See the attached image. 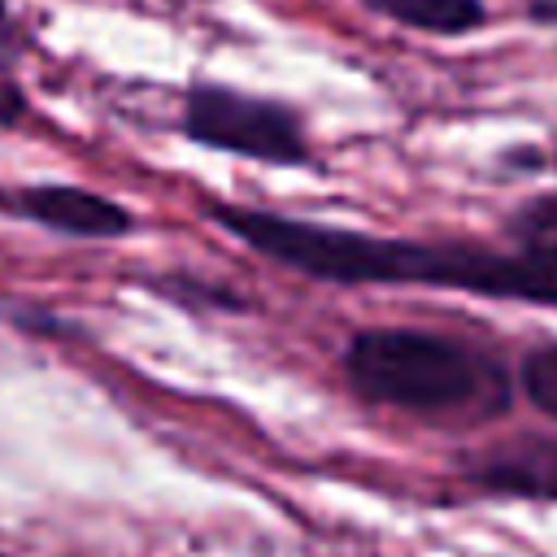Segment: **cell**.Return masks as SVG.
<instances>
[{"mask_svg":"<svg viewBox=\"0 0 557 557\" xmlns=\"http://www.w3.org/2000/svg\"><path fill=\"white\" fill-rule=\"evenodd\" d=\"M209 218L239 235L252 252L322 283H418L492 300H531L557 309V239L544 244H418L366 231L318 226L265 209L209 205Z\"/></svg>","mask_w":557,"mask_h":557,"instance_id":"6da1fadb","label":"cell"},{"mask_svg":"<svg viewBox=\"0 0 557 557\" xmlns=\"http://www.w3.org/2000/svg\"><path fill=\"white\" fill-rule=\"evenodd\" d=\"M344 379L374 405L440 422H479L509 409V374L496 357L409 326L352 335L344 348Z\"/></svg>","mask_w":557,"mask_h":557,"instance_id":"7a4b0ae2","label":"cell"},{"mask_svg":"<svg viewBox=\"0 0 557 557\" xmlns=\"http://www.w3.org/2000/svg\"><path fill=\"white\" fill-rule=\"evenodd\" d=\"M183 131L205 148H222L235 157H252L270 165L305 161V131L296 113L283 109L278 100L244 96L231 87H213V83L191 87L183 104Z\"/></svg>","mask_w":557,"mask_h":557,"instance_id":"3957f363","label":"cell"},{"mask_svg":"<svg viewBox=\"0 0 557 557\" xmlns=\"http://www.w3.org/2000/svg\"><path fill=\"white\" fill-rule=\"evenodd\" d=\"M461 474L500 496L557 500V435H518L461 457Z\"/></svg>","mask_w":557,"mask_h":557,"instance_id":"277c9868","label":"cell"},{"mask_svg":"<svg viewBox=\"0 0 557 557\" xmlns=\"http://www.w3.org/2000/svg\"><path fill=\"white\" fill-rule=\"evenodd\" d=\"M9 209L26 222H39L57 235H78V239H113L131 231V213L109 200L96 196L87 187H65V183H39V187H17L4 196Z\"/></svg>","mask_w":557,"mask_h":557,"instance_id":"5b68a950","label":"cell"},{"mask_svg":"<svg viewBox=\"0 0 557 557\" xmlns=\"http://www.w3.org/2000/svg\"><path fill=\"white\" fill-rule=\"evenodd\" d=\"M366 4L400 26H418L435 35H461L487 17L483 0H366Z\"/></svg>","mask_w":557,"mask_h":557,"instance_id":"8992f818","label":"cell"},{"mask_svg":"<svg viewBox=\"0 0 557 557\" xmlns=\"http://www.w3.org/2000/svg\"><path fill=\"white\" fill-rule=\"evenodd\" d=\"M522 396L540 413L557 418V344H544L522 357Z\"/></svg>","mask_w":557,"mask_h":557,"instance_id":"52a82bcc","label":"cell"},{"mask_svg":"<svg viewBox=\"0 0 557 557\" xmlns=\"http://www.w3.org/2000/svg\"><path fill=\"white\" fill-rule=\"evenodd\" d=\"M509 231L518 235V244H544V239H557V191L531 200L513 222Z\"/></svg>","mask_w":557,"mask_h":557,"instance_id":"ba28073f","label":"cell"},{"mask_svg":"<svg viewBox=\"0 0 557 557\" xmlns=\"http://www.w3.org/2000/svg\"><path fill=\"white\" fill-rule=\"evenodd\" d=\"M26 117V91L9 74V61H0V126H17Z\"/></svg>","mask_w":557,"mask_h":557,"instance_id":"9c48e42d","label":"cell"},{"mask_svg":"<svg viewBox=\"0 0 557 557\" xmlns=\"http://www.w3.org/2000/svg\"><path fill=\"white\" fill-rule=\"evenodd\" d=\"M17 52H22V30H17V22L9 17V9L0 0V61H13Z\"/></svg>","mask_w":557,"mask_h":557,"instance_id":"30bf717a","label":"cell"},{"mask_svg":"<svg viewBox=\"0 0 557 557\" xmlns=\"http://www.w3.org/2000/svg\"><path fill=\"white\" fill-rule=\"evenodd\" d=\"M531 17H540V22H557V0H540V4L531 9Z\"/></svg>","mask_w":557,"mask_h":557,"instance_id":"8fae6325","label":"cell"}]
</instances>
